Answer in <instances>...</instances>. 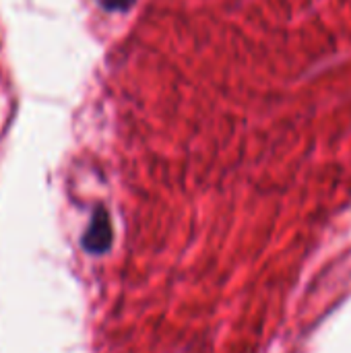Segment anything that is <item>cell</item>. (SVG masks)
Instances as JSON below:
<instances>
[{"label": "cell", "instance_id": "cell-2", "mask_svg": "<svg viewBox=\"0 0 351 353\" xmlns=\"http://www.w3.org/2000/svg\"><path fill=\"white\" fill-rule=\"evenodd\" d=\"M108 10H126L134 0H99Z\"/></svg>", "mask_w": 351, "mask_h": 353}, {"label": "cell", "instance_id": "cell-1", "mask_svg": "<svg viewBox=\"0 0 351 353\" xmlns=\"http://www.w3.org/2000/svg\"><path fill=\"white\" fill-rule=\"evenodd\" d=\"M112 242V228H110V217L103 209H97L89 230L83 238V246L91 252V254H101L110 248Z\"/></svg>", "mask_w": 351, "mask_h": 353}]
</instances>
